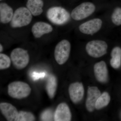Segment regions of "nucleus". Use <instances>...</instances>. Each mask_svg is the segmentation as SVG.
I'll list each match as a JSON object with an SVG mask.
<instances>
[{
  "instance_id": "412c9836",
  "label": "nucleus",
  "mask_w": 121,
  "mask_h": 121,
  "mask_svg": "<svg viewBox=\"0 0 121 121\" xmlns=\"http://www.w3.org/2000/svg\"><path fill=\"white\" fill-rule=\"evenodd\" d=\"M11 59L4 54H0V69L4 70L10 67L11 63Z\"/></svg>"
},
{
  "instance_id": "bb28decb",
  "label": "nucleus",
  "mask_w": 121,
  "mask_h": 121,
  "mask_svg": "<svg viewBox=\"0 0 121 121\" xmlns=\"http://www.w3.org/2000/svg\"><path fill=\"white\" fill-rule=\"evenodd\" d=\"M0 0L1 1V0Z\"/></svg>"
},
{
  "instance_id": "2eb2a0df",
  "label": "nucleus",
  "mask_w": 121,
  "mask_h": 121,
  "mask_svg": "<svg viewBox=\"0 0 121 121\" xmlns=\"http://www.w3.org/2000/svg\"><path fill=\"white\" fill-rule=\"evenodd\" d=\"M13 13V9L7 4H0V21L1 23L7 24L11 22Z\"/></svg>"
},
{
  "instance_id": "b1692460",
  "label": "nucleus",
  "mask_w": 121,
  "mask_h": 121,
  "mask_svg": "<svg viewBox=\"0 0 121 121\" xmlns=\"http://www.w3.org/2000/svg\"><path fill=\"white\" fill-rule=\"evenodd\" d=\"M45 74L44 73H38L36 72H34L33 74L32 78L34 80H37L39 79L40 78H42L45 76Z\"/></svg>"
},
{
  "instance_id": "4be33fe9",
  "label": "nucleus",
  "mask_w": 121,
  "mask_h": 121,
  "mask_svg": "<svg viewBox=\"0 0 121 121\" xmlns=\"http://www.w3.org/2000/svg\"><path fill=\"white\" fill-rule=\"evenodd\" d=\"M111 20L115 25H121V8H117L114 9L111 15Z\"/></svg>"
},
{
  "instance_id": "f257e3e1",
  "label": "nucleus",
  "mask_w": 121,
  "mask_h": 121,
  "mask_svg": "<svg viewBox=\"0 0 121 121\" xmlns=\"http://www.w3.org/2000/svg\"><path fill=\"white\" fill-rule=\"evenodd\" d=\"M31 89L27 83L21 81H15L11 83L8 86V92L12 98L21 99L28 97Z\"/></svg>"
},
{
  "instance_id": "0eeeda50",
  "label": "nucleus",
  "mask_w": 121,
  "mask_h": 121,
  "mask_svg": "<svg viewBox=\"0 0 121 121\" xmlns=\"http://www.w3.org/2000/svg\"><path fill=\"white\" fill-rule=\"evenodd\" d=\"M95 10V5L91 2H84L75 8L72 11L71 17L77 21L87 18L94 13Z\"/></svg>"
},
{
  "instance_id": "9b49d317",
  "label": "nucleus",
  "mask_w": 121,
  "mask_h": 121,
  "mask_svg": "<svg viewBox=\"0 0 121 121\" xmlns=\"http://www.w3.org/2000/svg\"><path fill=\"white\" fill-rule=\"evenodd\" d=\"M55 121H70L72 114L69 106L65 103H60L57 106L54 114Z\"/></svg>"
},
{
  "instance_id": "6e6552de",
  "label": "nucleus",
  "mask_w": 121,
  "mask_h": 121,
  "mask_svg": "<svg viewBox=\"0 0 121 121\" xmlns=\"http://www.w3.org/2000/svg\"><path fill=\"white\" fill-rule=\"evenodd\" d=\"M102 24L101 19L95 18L81 24L79 29L80 32L85 35H93L100 30Z\"/></svg>"
},
{
  "instance_id": "393cba45",
  "label": "nucleus",
  "mask_w": 121,
  "mask_h": 121,
  "mask_svg": "<svg viewBox=\"0 0 121 121\" xmlns=\"http://www.w3.org/2000/svg\"><path fill=\"white\" fill-rule=\"evenodd\" d=\"M3 50V47L2 46V44H0V52H2Z\"/></svg>"
},
{
  "instance_id": "6ab92c4d",
  "label": "nucleus",
  "mask_w": 121,
  "mask_h": 121,
  "mask_svg": "<svg viewBox=\"0 0 121 121\" xmlns=\"http://www.w3.org/2000/svg\"><path fill=\"white\" fill-rule=\"evenodd\" d=\"M111 97L109 94L105 91L101 94L98 99L95 105V109L100 110L107 106L110 102Z\"/></svg>"
},
{
  "instance_id": "dca6fc26",
  "label": "nucleus",
  "mask_w": 121,
  "mask_h": 121,
  "mask_svg": "<svg viewBox=\"0 0 121 121\" xmlns=\"http://www.w3.org/2000/svg\"><path fill=\"white\" fill-rule=\"evenodd\" d=\"M43 2L42 0H27L26 7L32 15L36 16L43 12Z\"/></svg>"
},
{
  "instance_id": "a878e982",
  "label": "nucleus",
  "mask_w": 121,
  "mask_h": 121,
  "mask_svg": "<svg viewBox=\"0 0 121 121\" xmlns=\"http://www.w3.org/2000/svg\"><path fill=\"white\" fill-rule=\"evenodd\" d=\"M120 117H121V112H120Z\"/></svg>"
},
{
  "instance_id": "ddd939ff",
  "label": "nucleus",
  "mask_w": 121,
  "mask_h": 121,
  "mask_svg": "<svg viewBox=\"0 0 121 121\" xmlns=\"http://www.w3.org/2000/svg\"><path fill=\"white\" fill-rule=\"evenodd\" d=\"M0 110L7 121H17L19 112L12 104L7 102L1 103Z\"/></svg>"
},
{
  "instance_id": "a211bd4d",
  "label": "nucleus",
  "mask_w": 121,
  "mask_h": 121,
  "mask_svg": "<svg viewBox=\"0 0 121 121\" xmlns=\"http://www.w3.org/2000/svg\"><path fill=\"white\" fill-rule=\"evenodd\" d=\"M111 66L114 69H118L121 65V48L119 47L114 48L111 52Z\"/></svg>"
},
{
  "instance_id": "f03ea898",
  "label": "nucleus",
  "mask_w": 121,
  "mask_h": 121,
  "mask_svg": "<svg viewBox=\"0 0 121 121\" xmlns=\"http://www.w3.org/2000/svg\"><path fill=\"white\" fill-rule=\"evenodd\" d=\"M32 15L25 7H20L13 13L11 21V27L13 28L22 27L28 25L31 22Z\"/></svg>"
},
{
  "instance_id": "f8f14e48",
  "label": "nucleus",
  "mask_w": 121,
  "mask_h": 121,
  "mask_svg": "<svg viewBox=\"0 0 121 121\" xmlns=\"http://www.w3.org/2000/svg\"><path fill=\"white\" fill-rule=\"evenodd\" d=\"M94 71L96 80L101 83H105L108 80V72L107 66L103 60L95 63Z\"/></svg>"
},
{
  "instance_id": "1a4fd4ad",
  "label": "nucleus",
  "mask_w": 121,
  "mask_h": 121,
  "mask_svg": "<svg viewBox=\"0 0 121 121\" xmlns=\"http://www.w3.org/2000/svg\"><path fill=\"white\" fill-rule=\"evenodd\" d=\"M68 93L72 102L74 104H78L82 100L84 97L83 84L78 82L72 83L69 85Z\"/></svg>"
},
{
  "instance_id": "20e7f679",
  "label": "nucleus",
  "mask_w": 121,
  "mask_h": 121,
  "mask_svg": "<svg viewBox=\"0 0 121 121\" xmlns=\"http://www.w3.org/2000/svg\"><path fill=\"white\" fill-rule=\"evenodd\" d=\"M47 16L52 23L61 25L66 23L70 19V15L65 9L61 7H53L48 10Z\"/></svg>"
},
{
  "instance_id": "5701e85b",
  "label": "nucleus",
  "mask_w": 121,
  "mask_h": 121,
  "mask_svg": "<svg viewBox=\"0 0 121 121\" xmlns=\"http://www.w3.org/2000/svg\"><path fill=\"white\" fill-rule=\"evenodd\" d=\"M51 112L47 110L45 111V112H44L43 114H41V118L42 121H47V117H48V121H50L51 118L49 117H48V116H49L50 117V115H52Z\"/></svg>"
},
{
  "instance_id": "39448f33",
  "label": "nucleus",
  "mask_w": 121,
  "mask_h": 121,
  "mask_svg": "<svg viewBox=\"0 0 121 121\" xmlns=\"http://www.w3.org/2000/svg\"><path fill=\"white\" fill-rule=\"evenodd\" d=\"M71 49V44L67 40H63L57 44L54 51V56L58 64L62 65L67 61L70 56Z\"/></svg>"
},
{
  "instance_id": "4468645a",
  "label": "nucleus",
  "mask_w": 121,
  "mask_h": 121,
  "mask_svg": "<svg viewBox=\"0 0 121 121\" xmlns=\"http://www.w3.org/2000/svg\"><path fill=\"white\" fill-rule=\"evenodd\" d=\"M53 30L51 25L43 22L35 23L32 28L31 31L33 36L36 38H39L43 35L51 32Z\"/></svg>"
},
{
  "instance_id": "423d86ee",
  "label": "nucleus",
  "mask_w": 121,
  "mask_h": 121,
  "mask_svg": "<svg viewBox=\"0 0 121 121\" xmlns=\"http://www.w3.org/2000/svg\"><path fill=\"white\" fill-rule=\"evenodd\" d=\"M10 56L13 64L18 70L25 68L29 63L30 57L27 51L21 48L13 49Z\"/></svg>"
},
{
  "instance_id": "f3484780",
  "label": "nucleus",
  "mask_w": 121,
  "mask_h": 121,
  "mask_svg": "<svg viewBox=\"0 0 121 121\" xmlns=\"http://www.w3.org/2000/svg\"><path fill=\"white\" fill-rule=\"evenodd\" d=\"M58 86V81L56 76L53 74L49 76L47 81L46 89L50 98H54L56 94Z\"/></svg>"
},
{
  "instance_id": "9d476101",
  "label": "nucleus",
  "mask_w": 121,
  "mask_h": 121,
  "mask_svg": "<svg viewBox=\"0 0 121 121\" xmlns=\"http://www.w3.org/2000/svg\"><path fill=\"white\" fill-rule=\"evenodd\" d=\"M101 94V91L97 87L89 86L86 102V108L89 112H92L94 110L95 103Z\"/></svg>"
},
{
  "instance_id": "7ed1b4c3",
  "label": "nucleus",
  "mask_w": 121,
  "mask_h": 121,
  "mask_svg": "<svg viewBox=\"0 0 121 121\" xmlns=\"http://www.w3.org/2000/svg\"><path fill=\"white\" fill-rule=\"evenodd\" d=\"M108 46L104 40H95L89 41L86 46V51L93 58H99L105 55L107 52Z\"/></svg>"
},
{
  "instance_id": "aec40b11",
  "label": "nucleus",
  "mask_w": 121,
  "mask_h": 121,
  "mask_svg": "<svg viewBox=\"0 0 121 121\" xmlns=\"http://www.w3.org/2000/svg\"><path fill=\"white\" fill-rule=\"evenodd\" d=\"M36 120V117L31 112L20 111L18 113L17 121H33Z\"/></svg>"
}]
</instances>
